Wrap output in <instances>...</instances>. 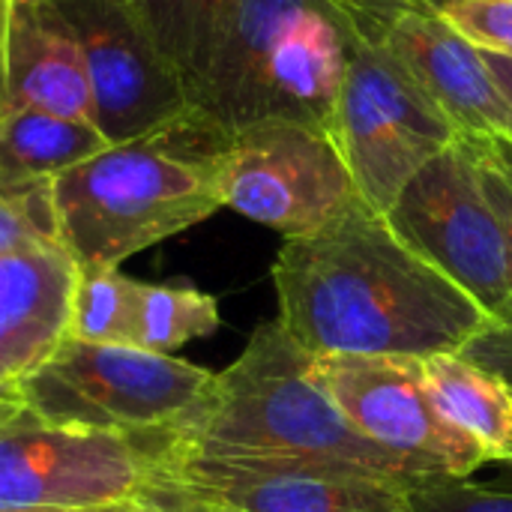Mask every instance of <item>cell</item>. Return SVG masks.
<instances>
[{"instance_id":"cell-1","label":"cell","mask_w":512,"mask_h":512,"mask_svg":"<svg viewBox=\"0 0 512 512\" xmlns=\"http://www.w3.org/2000/svg\"><path fill=\"white\" fill-rule=\"evenodd\" d=\"M276 321L312 357L462 354L489 315L420 258L363 198L291 237L273 261Z\"/></svg>"},{"instance_id":"cell-2","label":"cell","mask_w":512,"mask_h":512,"mask_svg":"<svg viewBox=\"0 0 512 512\" xmlns=\"http://www.w3.org/2000/svg\"><path fill=\"white\" fill-rule=\"evenodd\" d=\"M219 144L222 135L189 120L165 135L108 144L54 177L57 237L78 270L120 267L222 210Z\"/></svg>"},{"instance_id":"cell-3","label":"cell","mask_w":512,"mask_h":512,"mask_svg":"<svg viewBox=\"0 0 512 512\" xmlns=\"http://www.w3.org/2000/svg\"><path fill=\"white\" fill-rule=\"evenodd\" d=\"M162 438L195 447L318 459L408 489L426 483L345 420L315 378V357L276 318L258 324L243 354L213 375L195 420L183 432Z\"/></svg>"},{"instance_id":"cell-4","label":"cell","mask_w":512,"mask_h":512,"mask_svg":"<svg viewBox=\"0 0 512 512\" xmlns=\"http://www.w3.org/2000/svg\"><path fill=\"white\" fill-rule=\"evenodd\" d=\"M348 33L336 0H237L192 93L195 120L222 138L258 120L330 132Z\"/></svg>"},{"instance_id":"cell-5","label":"cell","mask_w":512,"mask_h":512,"mask_svg":"<svg viewBox=\"0 0 512 512\" xmlns=\"http://www.w3.org/2000/svg\"><path fill=\"white\" fill-rule=\"evenodd\" d=\"M210 384L213 372L171 354L66 336L18 384V396L45 423L147 441L183 432L201 411Z\"/></svg>"},{"instance_id":"cell-6","label":"cell","mask_w":512,"mask_h":512,"mask_svg":"<svg viewBox=\"0 0 512 512\" xmlns=\"http://www.w3.org/2000/svg\"><path fill=\"white\" fill-rule=\"evenodd\" d=\"M330 135L357 195L387 216L408 180L462 132L393 54L351 24Z\"/></svg>"},{"instance_id":"cell-7","label":"cell","mask_w":512,"mask_h":512,"mask_svg":"<svg viewBox=\"0 0 512 512\" xmlns=\"http://www.w3.org/2000/svg\"><path fill=\"white\" fill-rule=\"evenodd\" d=\"M135 444L147 459V492L234 512H411L408 486L318 459L195 447L171 438Z\"/></svg>"},{"instance_id":"cell-8","label":"cell","mask_w":512,"mask_h":512,"mask_svg":"<svg viewBox=\"0 0 512 512\" xmlns=\"http://www.w3.org/2000/svg\"><path fill=\"white\" fill-rule=\"evenodd\" d=\"M387 222L420 258L459 285L492 327L507 324L510 246L462 135L408 180L387 210Z\"/></svg>"},{"instance_id":"cell-9","label":"cell","mask_w":512,"mask_h":512,"mask_svg":"<svg viewBox=\"0 0 512 512\" xmlns=\"http://www.w3.org/2000/svg\"><path fill=\"white\" fill-rule=\"evenodd\" d=\"M216 180L222 207L285 240L330 225L360 198L333 135L297 120H258L225 135Z\"/></svg>"},{"instance_id":"cell-10","label":"cell","mask_w":512,"mask_h":512,"mask_svg":"<svg viewBox=\"0 0 512 512\" xmlns=\"http://www.w3.org/2000/svg\"><path fill=\"white\" fill-rule=\"evenodd\" d=\"M315 378L366 441L420 480H474L489 465L483 450L438 411L420 360L324 354L315 357Z\"/></svg>"},{"instance_id":"cell-11","label":"cell","mask_w":512,"mask_h":512,"mask_svg":"<svg viewBox=\"0 0 512 512\" xmlns=\"http://www.w3.org/2000/svg\"><path fill=\"white\" fill-rule=\"evenodd\" d=\"M144 495L147 459L126 435L54 426L27 408L0 426V510H99Z\"/></svg>"},{"instance_id":"cell-12","label":"cell","mask_w":512,"mask_h":512,"mask_svg":"<svg viewBox=\"0 0 512 512\" xmlns=\"http://www.w3.org/2000/svg\"><path fill=\"white\" fill-rule=\"evenodd\" d=\"M72 27L108 144L174 132L195 120L189 90L129 0H51Z\"/></svg>"},{"instance_id":"cell-13","label":"cell","mask_w":512,"mask_h":512,"mask_svg":"<svg viewBox=\"0 0 512 512\" xmlns=\"http://www.w3.org/2000/svg\"><path fill=\"white\" fill-rule=\"evenodd\" d=\"M336 6L417 78L462 135H512V105L483 51L432 0H336Z\"/></svg>"},{"instance_id":"cell-14","label":"cell","mask_w":512,"mask_h":512,"mask_svg":"<svg viewBox=\"0 0 512 512\" xmlns=\"http://www.w3.org/2000/svg\"><path fill=\"white\" fill-rule=\"evenodd\" d=\"M0 102L96 126L81 45L51 0H0Z\"/></svg>"},{"instance_id":"cell-15","label":"cell","mask_w":512,"mask_h":512,"mask_svg":"<svg viewBox=\"0 0 512 512\" xmlns=\"http://www.w3.org/2000/svg\"><path fill=\"white\" fill-rule=\"evenodd\" d=\"M78 264L60 246L0 255V387H18L66 339Z\"/></svg>"},{"instance_id":"cell-16","label":"cell","mask_w":512,"mask_h":512,"mask_svg":"<svg viewBox=\"0 0 512 512\" xmlns=\"http://www.w3.org/2000/svg\"><path fill=\"white\" fill-rule=\"evenodd\" d=\"M105 147L108 141L93 123L0 102V189L48 186Z\"/></svg>"},{"instance_id":"cell-17","label":"cell","mask_w":512,"mask_h":512,"mask_svg":"<svg viewBox=\"0 0 512 512\" xmlns=\"http://www.w3.org/2000/svg\"><path fill=\"white\" fill-rule=\"evenodd\" d=\"M438 411L468 435L489 465H512V384L462 354L420 360Z\"/></svg>"},{"instance_id":"cell-18","label":"cell","mask_w":512,"mask_h":512,"mask_svg":"<svg viewBox=\"0 0 512 512\" xmlns=\"http://www.w3.org/2000/svg\"><path fill=\"white\" fill-rule=\"evenodd\" d=\"M237 0H129L138 21L183 78L189 99L201 84Z\"/></svg>"},{"instance_id":"cell-19","label":"cell","mask_w":512,"mask_h":512,"mask_svg":"<svg viewBox=\"0 0 512 512\" xmlns=\"http://www.w3.org/2000/svg\"><path fill=\"white\" fill-rule=\"evenodd\" d=\"M219 324L216 297L189 282L135 285V348L174 354L192 339L213 336Z\"/></svg>"},{"instance_id":"cell-20","label":"cell","mask_w":512,"mask_h":512,"mask_svg":"<svg viewBox=\"0 0 512 512\" xmlns=\"http://www.w3.org/2000/svg\"><path fill=\"white\" fill-rule=\"evenodd\" d=\"M135 285L120 267L78 270L69 339L93 345H132L135 348Z\"/></svg>"},{"instance_id":"cell-21","label":"cell","mask_w":512,"mask_h":512,"mask_svg":"<svg viewBox=\"0 0 512 512\" xmlns=\"http://www.w3.org/2000/svg\"><path fill=\"white\" fill-rule=\"evenodd\" d=\"M39 246H60L51 210V183L27 192L0 189V255Z\"/></svg>"},{"instance_id":"cell-22","label":"cell","mask_w":512,"mask_h":512,"mask_svg":"<svg viewBox=\"0 0 512 512\" xmlns=\"http://www.w3.org/2000/svg\"><path fill=\"white\" fill-rule=\"evenodd\" d=\"M438 9L477 48L512 57V0H441Z\"/></svg>"},{"instance_id":"cell-23","label":"cell","mask_w":512,"mask_h":512,"mask_svg":"<svg viewBox=\"0 0 512 512\" xmlns=\"http://www.w3.org/2000/svg\"><path fill=\"white\" fill-rule=\"evenodd\" d=\"M411 512H512V492L477 480H435L411 489Z\"/></svg>"},{"instance_id":"cell-24","label":"cell","mask_w":512,"mask_h":512,"mask_svg":"<svg viewBox=\"0 0 512 512\" xmlns=\"http://www.w3.org/2000/svg\"><path fill=\"white\" fill-rule=\"evenodd\" d=\"M462 141H465V147L471 150V156L477 159V168H480V180H483V189H486V198H489V204H492V210H495V216H498V222H501V228H504V237H507V246H510V264H512V180L468 138V135H462ZM512 324V300H510V318H507V324H501V327H510Z\"/></svg>"},{"instance_id":"cell-25","label":"cell","mask_w":512,"mask_h":512,"mask_svg":"<svg viewBox=\"0 0 512 512\" xmlns=\"http://www.w3.org/2000/svg\"><path fill=\"white\" fill-rule=\"evenodd\" d=\"M462 357L480 363L483 369L498 372L512 384V324L510 327H486L477 339L462 348Z\"/></svg>"},{"instance_id":"cell-26","label":"cell","mask_w":512,"mask_h":512,"mask_svg":"<svg viewBox=\"0 0 512 512\" xmlns=\"http://www.w3.org/2000/svg\"><path fill=\"white\" fill-rule=\"evenodd\" d=\"M468 138L512 180V135L489 132V135H468Z\"/></svg>"},{"instance_id":"cell-27","label":"cell","mask_w":512,"mask_h":512,"mask_svg":"<svg viewBox=\"0 0 512 512\" xmlns=\"http://www.w3.org/2000/svg\"><path fill=\"white\" fill-rule=\"evenodd\" d=\"M144 501L171 512H234L222 510V507H210V504H201V501H192V498H183V495H171V492H147Z\"/></svg>"},{"instance_id":"cell-28","label":"cell","mask_w":512,"mask_h":512,"mask_svg":"<svg viewBox=\"0 0 512 512\" xmlns=\"http://www.w3.org/2000/svg\"><path fill=\"white\" fill-rule=\"evenodd\" d=\"M480 51H483V48H480ZM483 60H486V66H489L495 84L501 87L504 99L512 105V57H507V54H495V51H483Z\"/></svg>"},{"instance_id":"cell-29","label":"cell","mask_w":512,"mask_h":512,"mask_svg":"<svg viewBox=\"0 0 512 512\" xmlns=\"http://www.w3.org/2000/svg\"><path fill=\"white\" fill-rule=\"evenodd\" d=\"M21 396H18V387H0V426L15 417L21 411Z\"/></svg>"},{"instance_id":"cell-30","label":"cell","mask_w":512,"mask_h":512,"mask_svg":"<svg viewBox=\"0 0 512 512\" xmlns=\"http://www.w3.org/2000/svg\"><path fill=\"white\" fill-rule=\"evenodd\" d=\"M480 483L489 489H498V492H512V465H495V474Z\"/></svg>"},{"instance_id":"cell-31","label":"cell","mask_w":512,"mask_h":512,"mask_svg":"<svg viewBox=\"0 0 512 512\" xmlns=\"http://www.w3.org/2000/svg\"><path fill=\"white\" fill-rule=\"evenodd\" d=\"M141 504V501H138ZM138 504H120V507H99V510H0V512H135Z\"/></svg>"},{"instance_id":"cell-32","label":"cell","mask_w":512,"mask_h":512,"mask_svg":"<svg viewBox=\"0 0 512 512\" xmlns=\"http://www.w3.org/2000/svg\"><path fill=\"white\" fill-rule=\"evenodd\" d=\"M135 512H171V510H165V507H156V504H150V501H141V504L135 507Z\"/></svg>"},{"instance_id":"cell-33","label":"cell","mask_w":512,"mask_h":512,"mask_svg":"<svg viewBox=\"0 0 512 512\" xmlns=\"http://www.w3.org/2000/svg\"><path fill=\"white\" fill-rule=\"evenodd\" d=\"M432 3H435V6H438V3H441V0H432Z\"/></svg>"},{"instance_id":"cell-34","label":"cell","mask_w":512,"mask_h":512,"mask_svg":"<svg viewBox=\"0 0 512 512\" xmlns=\"http://www.w3.org/2000/svg\"><path fill=\"white\" fill-rule=\"evenodd\" d=\"M408 507H411V504H408Z\"/></svg>"}]
</instances>
